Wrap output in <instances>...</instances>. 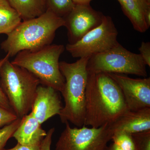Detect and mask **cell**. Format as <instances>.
Listing matches in <instances>:
<instances>
[{
    "mask_svg": "<svg viewBox=\"0 0 150 150\" xmlns=\"http://www.w3.org/2000/svg\"><path fill=\"white\" fill-rule=\"evenodd\" d=\"M127 110L120 88L108 74H88L84 126L111 124Z\"/></svg>",
    "mask_w": 150,
    "mask_h": 150,
    "instance_id": "obj_1",
    "label": "cell"
},
{
    "mask_svg": "<svg viewBox=\"0 0 150 150\" xmlns=\"http://www.w3.org/2000/svg\"><path fill=\"white\" fill-rule=\"evenodd\" d=\"M64 26V18L46 10L40 16L21 22L7 35L1 48L10 57L23 50H39L51 44L56 30Z\"/></svg>",
    "mask_w": 150,
    "mask_h": 150,
    "instance_id": "obj_2",
    "label": "cell"
},
{
    "mask_svg": "<svg viewBox=\"0 0 150 150\" xmlns=\"http://www.w3.org/2000/svg\"><path fill=\"white\" fill-rule=\"evenodd\" d=\"M89 57L79 58L73 63L59 62V68L65 79L62 93L64 106L59 114L62 123H71L80 128L84 126L86 91L88 74L87 65Z\"/></svg>",
    "mask_w": 150,
    "mask_h": 150,
    "instance_id": "obj_3",
    "label": "cell"
},
{
    "mask_svg": "<svg viewBox=\"0 0 150 150\" xmlns=\"http://www.w3.org/2000/svg\"><path fill=\"white\" fill-rule=\"evenodd\" d=\"M40 81L27 70L6 60L0 69V86L18 118L31 110Z\"/></svg>",
    "mask_w": 150,
    "mask_h": 150,
    "instance_id": "obj_4",
    "label": "cell"
},
{
    "mask_svg": "<svg viewBox=\"0 0 150 150\" xmlns=\"http://www.w3.org/2000/svg\"><path fill=\"white\" fill-rule=\"evenodd\" d=\"M65 49L63 45L50 44L36 51L23 50L18 53L11 62L31 73L42 85L61 93L65 80L59 68V59Z\"/></svg>",
    "mask_w": 150,
    "mask_h": 150,
    "instance_id": "obj_5",
    "label": "cell"
},
{
    "mask_svg": "<svg viewBox=\"0 0 150 150\" xmlns=\"http://www.w3.org/2000/svg\"><path fill=\"white\" fill-rule=\"evenodd\" d=\"M140 54L131 52L121 44L91 56L87 65L88 74L98 73L147 76L146 67Z\"/></svg>",
    "mask_w": 150,
    "mask_h": 150,
    "instance_id": "obj_6",
    "label": "cell"
},
{
    "mask_svg": "<svg viewBox=\"0 0 150 150\" xmlns=\"http://www.w3.org/2000/svg\"><path fill=\"white\" fill-rule=\"evenodd\" d=\"M56 145L55 150H105L112 133L110 124L99 128H71L69 122Z\"/></svg>",
    "mask_w": 150,
    "mask_h": 150,
    "instance_id": "obj_7",
    "label": "cell"
},
{
    "mask_svg": "<svg viewBox=\"0 0 150 150\" xmlns=\"http://www.w3.org/2000/svg\"><path fill=\"white\" fill-rule=\"evenodd\" d=\"M118 32L112 18L104 16L101 24L76 43H68L67 51L74 58L89 57L108 51L118 45Z\"/></svg>",
    "mask_w": 150,
    "mask_h": 150,
    "instance_id": "obj_8",
    "label": "cell"
},
{
    "mask_svg": "<svg viewBox=\"0 0 150 150\" xmlns=\"http://www.w3.org/2000/svg\"><path fill=\"white\" fill-rule=\"evenodd\" d=\"M104 16L102 13L94 10L90 5L75 4L73 9L64 18L69 43H76L99 26Z\"/></svg>",
    "mask_w": 150,
    "mask_h": 150,
    "instance_id": "obj_9",
    "label": "cell"
},
{
    "mask_svg": "<svg viewBox=\"0 0 150 150\" xmlns=\"http://www.w3.org/2000/svg\"><path fill=\"white\" fill-rule=\"evenodd\" d=\"M120 88L129 110L150 108V78L133 79L124 74H108Z\"/></svg>",
    "mask_w": 150,
    "mask_h": 150,
    "instance_id": "obj_10",
    "label": "cell"
},
{
    "mask_svg": "<svg viewBox=\"0 0 150 150\" xmlns=\"http://www.w3.org/2000/svg\"><path fill=\"white\" fill-rule=\"evenodd\" d=\"M51 87L38 86L31 112L42 124L54 115H59L63 109L60 95Z\"/></svg>",
    "mask_w": 150,
    "mask_h": 150,
    "instance_id": "obj_11",
    "label": "cell"
},
{
    "mask_svg": "<svg viewBox=\"0 0 150 150\" xmlns=\"http://www.w3.org/2000/svg\"><path fill=\"white\" fill-rule=\"evenodd\" d=\"M110 128L112 134L117 131L133 134L150 131V108L127 110L110 124Z\"/></svg>",
    "mask_w": 150,
    "mask_h": 150,
    "instance_id": "obj_12",
    "label": "cell"
},
{
    "mask_svg": "<svg viewBox=\"0 0 150 150\" xmlns=\"http://www.w3.org/2000/svg\"><path fill=\"white\" fill-rule=\"evenodd\" d=\"M47 133L30 112L21 118L20 125L13 133L17 143L23 145L41 144Z\"/></svg>",
    "mask_w": 150,
    "mask_h": 150,
    "instance_id": "obj_13",
    "label": "cell"
},
{
    "mask_svg": "<svg viewBox=\"0 0 150 150\" xmlns=\"http://www.w3.org/2000/svg\"><path fill=\"white\" fill-rule=\"evenodd\" d=\"M135 30L144 33L149 29L144 20L145 12L150 9L148 0H118Z\"/></svg>",
    "mask_w": 150,
    "mask_h": 150,
    "instance_id": "obj_14",
    "label": "cell"
},
{
    "mask_svg": "<svg viewBox=\"0 0 150 150\" xmlns=\"http://www.w3.org/2000/svg\"><path fill=\"white\" fill-rule=\"evenodd\" d=\"M18 13L22 20H28L40 16L46 11L45 0H7Z\"/></svg>",
    "mask_w": 150,
    "mask_h": 150,
    "instance_id": "obj_15",
    "label": "cell"
},
{
    "mask_svg": "<svg viewBox=\"0 0 150 150\" xmlns=\"http://www.w3.org/2000/svg\"><path fill=\"white\" fill-rule=\"evenodd\" d=\"M18 13L7 0H0V34L7 35L21 22Z\"/></svg>",
    "mask_w": 150,
    "mask_h": 150,
    "instance_id": "obj_16",
    "label": "cell"
},
{
    "mask_svg": "<svg viewBox=\"0 0 150 150\" xmlns=\"http://www.w3.org/2000/svg\"><path fill=\"white\" fill-rule=\"evenodd\" d=\"M46 10L64 18L74 8L75 4L72 0H45Z\"/></svg>",
    "mask_w": 150,
    "mask_h": 150,
    "instance_id": "obj_17",
    "label": "cell"
},
{
    "mask_svg": "<svg viewBox=\"0 0 150 150\" xmlns=\"http://www.w3.org/2000/svg\"><path fill=\"white\" fill-rule=\"evenodd\" d=\"M111 141L123 150H137L132 134L124 131H117L112 134Z\"/></svg>",
    "mask_w": 150,
    "mask_h": 150,
    "instance_id": "obj_18",
    "label": "cell"
},
{
    "mask_svg": "<svg viewBox=\"0 0 150 150\" xmlns=\"http://www.w3.org/2000/svg\"><path fill=\"white\" fill-rule=\"evenodd\" d=\"M21 118H18L12 123L0 128V150H4L7 142L12 137L13 133L20 125Z\"/></svg>",
    "mask_w": 150,
    "mask_h": 150,
    "instance_id": "obj_19",
    "label": "cell"
},
{
    "mask_svg": "<svg viewBox=\"0 0 150 150\" xmlns=\"http://www.w3.org/2000/svg\"><path fill=\"white\" fill-rule=\"evenodd\" d=\"M137 150H150V131L132 134Z\"/></svg>",
    "mask_w": 150,
    "mask_h": 150,
    "instance_id": "obj_20",
    "label": "cell"
},
{
    "mask_svg": "<svg viewBox=\"0 0 150 150\" xmlns=\"http://www.w3.org/2000/svg\"><path fill=\"white\" fill-rule=\"evenodd\" d=\"M18 118L14 112L0 105V128L10 124Z\"/></svg>",
    "mask_w": 150,
    "mask_h": 150,
    "instance_id": "obj_21",
    "label": "cell"
},
{
    "mask_svg": "<svg viewBox=\"0 0 150 150\" xmlns=\"http://www.w3.org/2000/svg\"><path fill=\"white\" fill-rule=\"evenodd\" d=\"M140 55L146 66L150 67V43L143 41L139 48Z\"/></svg>",
    "mask_w": 150,
    "mask_h": 150,
    "instance_id": "obj_22",
    "label": "cell"
},
{
    "mask_svg": "<svg viewBox=\"0 0 150 150\" xmlns=\"http://www.w3.org/2000/svg\"><path fill=\"white\" fill-rule=\"evenodd\" d=\"M9 55L8 54H7L4 58L0 60V69L4 63L6 62V60L9 59ZM0 105H1L2 106L7 110L13 112L6 97L4 93V92L3 91L2 89L1 88V86H0Z\"/></svg>",
    "mask_w": 150,
    "mask_h": 150,
    "instance_id": "obj_23",
    "label": "cell"
},
{
    "mask_svg": "<svg viewBox=\"0 0 150 150\" xmlns=\"http://www.w3.org/2000/svg\"><path fill=\"white\" fill-rule=\"evenodd\" d=\"M55 131V128H51L48 130L46 137L41 142L40 150H51L52 136Z\"/></svg>",
    "mask_w": 150,
    "mask_h": 150,
    "instance_id": "obj_24",
    "label": "cell"
},
{
    "mask_svg": "<svg viewBox=\"0 0 150 150\" xmlns=\"http://www.w3.org/2000/svg\"><path fill=\"white\" fill-rule=\"evenodd\" d=\"M40 145H23L17 143L14 147L4 150H40Z\"/></svg>",
    "mask_w": 150,
    "mask_h": 150,
    "instance_id": "obj_25",
    "label": "cell"
},
{
    "mask_svg": "<svg viewBox=\"0 0 150 150\" xmlns=\"http://www.w3.org/2000/svg\"><path fill=\"white\" fill-rule=\"evenodd\" d=\"M74 4L90 5L92 0H72Z\"/></svg>",
    "mask_w": 150,
    "mask_h": 150,
    "instance_id": "obj_26",
    "label": "cell"
},
{
    "mask_svg": "<svg viewBox=\"0 0 150 150\" xmlns=\"http://www.w3.org/2000/svg\"><path fill=\"white\" fill-rule=\"evenodd\" d=\"M105 150H123L114 143H112L109 146H108Z\"/></svg>",
    "mask_w": 150,
    "mask_h": 150,
    "instance_id": "obj_27",
    "label": "cell"
},
{
    "mask_svg": "<svg viewBox=\"0 0 150 150\" xmlns=\"http://www.w3.org/2000/svg\"><path fill=\"white\" fill-rule=\"evenodd\" d=\"M148 1H149L150 2V0H148Z\"/></svg>",
    "mask_w": 150,
    "mask_h": 150,
    "instance_id": "obj_28",
    "label": "cell"
}]
</instances>
